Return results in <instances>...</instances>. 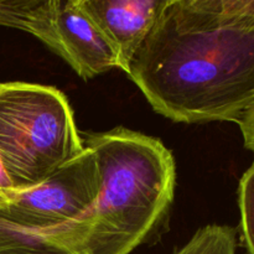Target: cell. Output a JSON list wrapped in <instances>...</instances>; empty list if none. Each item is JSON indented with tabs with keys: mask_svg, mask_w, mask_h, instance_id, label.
Wrapping results in <instances>:
<instances>
[{
	"mask_svg": "<svg viewBox=\"0 0 254 254\" xmlns=\"http://www.w3.org/2000/svg\"><path fill=\"white\" fill-rule=\"evenodd\" d=\"M129 77L171 121L238 123L254 104V0H164Z\"/></svg>",
	"mask_w": 254,
	"mask_h": 254,
	"instance_id": "1",
	"label": "cell"
},
{
	"mask_svg": "<svg viewBox=\"0 0 254 254\" xmlns=\"http://www.w3.org/2000/svg\"><path fill=\"white\" fill-rule=\"evenodd\" d=\"M241 131H242L245 146L254 153V104L243 114L238 121Z\"/></svg>",
	"mask_w": 254,
	"mask_h": 254,
	"instance_id": "11",
	"label": "cell"
},
{
	"mask_svg": "<svg viewBox=\"0 0 254 254\" xmlns=\"http://www.w3.org/2000/svg\"><path fill=\"white\" fill-rule=\"evenodd\" d=\"M0 86H1V83H0Z\"/></svg>",
	"mask_w": 254,
	"mask_h": 254,
	"instance_id": "13",
	"label": "cell"
},
{
	"mask_svg": "<svg viewBox=\"0 0 254 254\" xmlns=\"http://www.w3.org/2000/svg\"><path fill=\"white\" fill-rule=\"evenodd\" d=\"M92 217L57 228H39L0 210V254H91Z\"/></svg>",
	"mask_w": 254,
	"mask_h": 254,
	"instance_id": "7",
	"label": "cell"
},
{
	"mask_svg": "<svg viewBox=\"0 0 254 254\" xmlns=\"http://www.w3.org/2000/svg\"><path fill=\"white\" fill-rule=\"evenodd\" d=\"M57 7L59 0H0V26L29 32L60 56L56 35Z\"/></svg>",
	"mask_w": 254,
	"mask_h": 254,
	"instance_id": "8",
	"label": "cell"
},
{
	"mask_svg": "<svg viewBox=\"0 0 254 254\" xmlns=\"http://www.w3.org/2000/svg\"><path fill=\"white\" fill-rule=\"evenodd\" d=\"M73 112L51 86H0V158L17 190L35 188L83 151Z\"/></svg>",
	"mask_w": 254,
	"mask_h": 254,
	"instance_id": "3",
	"label": "cell"
},
{
	"mask_svg": "<svg viewBox=\"0 0 254 254\" xmlns=\"http://www.w3.org/2000/svg\"><path fill=\"white\" fill-rule=\"evenodd\" d=\"M79 4L116 51L118 68L129 76L164 0H79Z\"/></svg>",
	"mask_w": 254,
	"mask_h": 254,
	"instance_id": "5",
	"label": "cell"
},
{
	"mask_svg": "<svg viewBox=\"0 0 254 254\" xmlns=\"http://www.w3.org/2000/svg\"><path fill=\"white\" fill-rule=\"evenodd\" d=\"M175 254H236V230L230 226H206Z\"/></svg>",
	"mask_w": 254,
	"mask_h": 254,
	"instance_id": "9",
	"label": "cell"
},
{
	"mask_svg": "<svg viewBox=\"0 0 254 254\" xmlns=\"http://www.w3.org/2000/svg\"><path fill=\"white\" fill-rule=\"evenodd\" d=\"M101 189L92 208L91 254H129L168 215L176 184L175 160L159 139L129 129L87 134Z\"/></svg>",
	"mask_w": 254,
	"mask_h": 254,
	"instance_id": "2",
	"label": "cell"
},
{
	"mask_svg": "<svg viewBox=\"0 0 254 254\" xmlns=\"http://www.w3.org/2000/svg\"><path fill=\"white\" fill-rule=\"evenodd\" d=\"M99 189L96 155L84 148L40 185L7 193L0 210L32 227H62L91 217Z\"/></svg>",
	"mask_w": 254,
	"mask_h": 254,
	"instance_id": "4",
	"label": "cell"
},
{
	"mask_svg": "<svg viewBox=\"0 0 254 254\" xmlns=\"http://www.w3.org/2000/svg\"><path fill=\"white\" fill-rule=\"evenodd\" d=\"M238 206L243 245L247 254H254V163L240 180Z\"/></svg>",
	"mask_w": 254,
	"mask_h": 254,
	"instance_id": "10",
	"label": "cell"
},
{
	"mask_svg": "<svg viewBox=\"0 0 254 254\" xmlns=\"http://www.w3.org/2000/svg\"><path fill=\"white\" fill-rule=\"evenodd\" d=\"M14 190H16V188H15L11 179L7 175L4 163H2L1 158H0V203H1L2 200L6 197L7 193L11 192V191Z\"/></svg>",
	"mask_w": 254,
	"mask_h": 254,
	"instance_id": "12",
	"label": "cell"
},
{
	"mask_svg": "<svg viewBox=\"0 0 254 254\" xmlns=\"http://www.w3.org/2000/svg\"><path fill=\"white\" fill-rule=\"evenodd\" d=\"M56 35L60 57L81 78H93L97 74L118 68L116 51L82 9L79 0H59Z\"/></svg>",
	"mask_w": 254,
	"mask_h": 254,
	"instance_id": "6",
	"label": "cell"
}]
</instances>
